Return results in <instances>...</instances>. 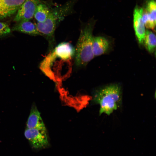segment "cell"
<instances>
[{
	"instance_id": "cell-1",
	"label": "cell",
	"mask_w": 156,
	"mask_h": 156,
	"mask_svg": "<svg viewBox=\"0 0 156 156\" xmlns=\"http://www.w3.org/2000/svg\"><path fill=\"white\" fill-rule=\"evenodd\" d=\"M122 90L117 84L105 86L95 92L93 102L99 105V115L105 113L110 115L120 107L122 102Z\"/></svg>"
},
{
	"instance_id": "cell-2",
	"label": "cell",
	"mask_w": 156,
	"mask_h": 156,
	"mask_svg": "<svg viewBox=\"0 0 156 156\" xmlns=\"http://www.w3.org/2000/svg\"><path fill=\"white\" fill-rule=\"evenodd\" d=\"M94 20H91L82 27L75 49V62L78 66L86 65L94 57L92 52Z\"/></svg>"
},
{
	"instance_id": "cell-3",
	"label": "cell",
	"mask_w": 156,
	"mask_h": 156,
	"mask_svg": "<svg viewBox=\"0 0 156 156\" xmlns=\"http://www.w3.org/2000/svg\"><path fill=\"white\" fill-rule=\"evenodd\" d=\"M78 0H70L61 6L52 8L44 22L36 24L38 31L46 37L53 36L57 24L73 12L74 6Z\"/></svg>"
},
{
	"instance_id": "cell-4",
	"label": "cell",
	"mask_w": 156,
	"mask_h": 156,
	"mask_svg": "<svg viewBox=\"0 0 156 156\" xmlns=\"http://www.w3.org/2000/svg\"><path fill=\"white\" fill-rule=\"evenodd\" d=\"M24 135L34 148H40L47 146L48 144L46 128L42 129L27 128L25 130Z\"/></svg>"
},
{
	"instance_id": "cell-5",
	"label": "cell",
	"mask_w": 156,
	"mask_h": 156,
	"mask_svg": "<svg viewBox=\"0 0 156 156\" xmlns=\"http://www.w3.org/2000/svg\"><path fill=\"white\" fill-rule=\"evenodd\" d=\"M41 2L40 0H25L16 12L14 21L18 23L32 19L37 6Z\"/></svg>"
},
{
	"instance_id": "cell-6",
	"label": "cell",
	"mask_w": 156,
	"mask_h": 156,
	"mask_svg": "<svg viewBox=\"0 0 156 156\" xmlns=\"http://www.w3.org/2000/svg\"><path fill=\"white\" fill-rule=\"evenodd\" d=\"M25 0H0V20L10 17L16 12Z\"/></svg>"
},
{
	"instance_id": "cell-7",
	"label": "cell",
	"mask_w": 156,
	"mask_h": 156,
	"mask_svg": "<svg viewBox=\"0 0 156 156\" xmlns=\"http://www.w3.org/2000/svg\"><path fill=\"white\" fill-rule=\"evenodd\" d=\"M143 9L139 7H135L133 13V27L135 34L140 44H144L146 30L142 19Z\"/></svg>"
},
{
	"instance_id": "cell-8",
	"label": "cell",
	"mask_w": 156,
	"mask_h": 156,
	"mask_svg": "<svg viewBox=\"0 0 156 156\" xmlns=\"http://www.w3.org/2000/svg\"><path fill=\"white\" fill-rule=\"evenodd\" d=\"M156 3L154 0H149L145 9L143 10L142 19L145 26L147 28L153 30L156 25Z\"/></svg>"
},
{
	"instance_id": "cell-9",
	"label": "cell",
	"mask_w": 156,
	"mask_h": 156,
	"mask_svg": "<svg viewBox=\"0 0 156 156\" xmlns=\"http://www.w3.org/2000/svg\"><path fill=\"white\" fill-rule=\"evenodd\" d=\"M27 128L28 129H42L46 128L40 113L36 106L33 104L27 122Z\"/></svg>"
},
{
	"instance_id": "cell-10",
	"label": "cell",
	"mask_w": 156,
	"mask_h": 156,
	"mask_svg": "<svg viewBox=\"0 0 156 156\" xmlns=\"http://www.w3.org/2000/svg\"><path fill=\"white\" fill-rule=\"evenodd\" d=\"M54 53L60 58L67 60L75 54V49L70 43L64 42L59 44L55 47Z\"/></svg>"
},
{
	"instance_id": "cell-11",
	"label": "cell",
	"mask_w": 156,
	"mask_h": 156,
	"mask_svg": "<svg viewBox=\"0 0 156 156\" xmlns=\"http://www.w3.org/2000/svg\"><path fill=\"white\" fill-rule=\"evenodd\" d=\"M12 29L13 31L33 36L41 35L38 31L35 24L29 21L18 22L12 27Z\"/></svg>"
},
{
	"instance_id": "cell-12",
	"label": "cell",
	"mask_w": 156,
	"mask_h": 156,
	"mask_svg": "<svg viewBox=\"0 0 156 156\" xmlns=\"http://www.w3.org/2000/svg\"><path fill=\"white\" fill-rule=\"evenodd\" d=\"M109 44L108 40L103 37H93L92 49L94 56H99L106 52L109 48Z\"/></svg>"
},
{
	"instance_id": "cell-13",
	"label": "cell",
	"mask_w": 156,
	"mask_h": 156,
	"mask_svg": "<svg viewBox=\"0 0 156 156\" xmlns=\"http://www.w3.org/2000/svg\"><path fill=\"white\" fill-rule=\"evenodd\" d=\"M51 5L49 2L41 1L38 4L34 15L38 22L43 23L46 20L52 8Z\"/></svg>"
},
{
	"instance_id": "cell-14",
	"label": "cell",
	"mask_w": 156,
	"mask_h": 156,
	"mask_svg": "<svg viewBox=\"0 0 156 156\" xmlns=\"http://www.w3.org/2000/svg\"><path fill=\"white\" fill-rule=\"evenodd\" d=\"M156 36L150 30H146L144 43V46L149 52L153 53L156 47Z\"/></svg>"
},
{
	"instance_id": "cell-15",
	"label": "cell",
	"mask_w": 156,
	"mask_h": 156,
	"mask_svg": "<svg viewBox=\"0 0 156 156\" xmlns=\"http://www.w3.org/2000/svg\"><path fill=\"white\" fill-rule=\"evenodd\" d=\"M11 32V29L5 23L0 22V36L8 34Z\"/></svg>"
}]
</instances>
